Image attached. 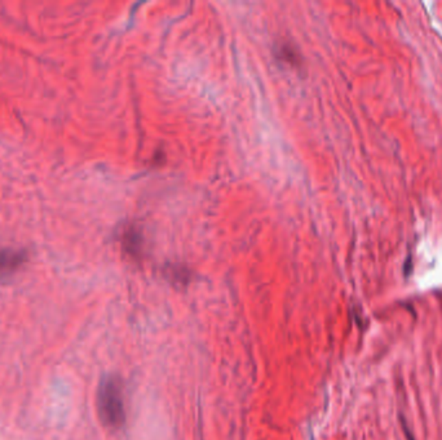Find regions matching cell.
Instances as JSON below:
<instances>
[{
	"label": "cell",
	"mask_w": 442,
	"mask_h": 440,
	"mask_svg": "<svg viewBox=\"0 0 442 440\" xmlns=\"http://www.w3.org/2000/svg\"><path fill=\"white\" fill-rule=\"evenodd\" d=\"M27 260V254L21 249L0 248V276H8L17 271Z\"/></svg>",
	"instance_id": "7a4b0ae2"
},
{
	"label": "cell",
	"mask_w": 442,
	"mask_h": 440,
	"mask_svg": "<svg viewBox=\"0 0 442 440\" xmlns=\"http://www.w3.org/2000/svg\"><path fill=\"white\" fill-rule=\"evenodd\" d=\"M401 422H402V425H404V432H405V435H406L408 440H414V437H412L411 431H410L409 428H408V425L405 424V419H402V418H401Z\"/></svg>",
	"instance_id": "277c9868"
},
{
	"label": "cell",
	"mask_w": 442,
	"mask_h": 440,
	"mask_svg": "<svg viewBox=\"0 0 442 440\" xmlns=\"http://www.w3.org/2000/svg\"><path fill=\"white\" fill-rule=\"evenodd\" d=\"M123 245L126 248V251L130 254H139L141 244H140V235L139 232H135L133 229L127 230L124 234V239H123Z\"/></svg>",
	"instance_id": "3957f363"
},
{
	"label": "cell",
	"mask_w": 442,
	"mask_h": 440,
	"mask_svg": "<svg viewBox=\"0 0 442 440\" xmlns=\"http://www.w3.org/2000/svg\"><path fill=\"white\" fill-rule=\"evenodd\" d=\"M97 408L101 421L106 428L119 429L126 421V404L122 384L115 377L101 381L97 391Z\"/></svg>",
	"instance_id": "6da1fadb"
}]
</instances>
